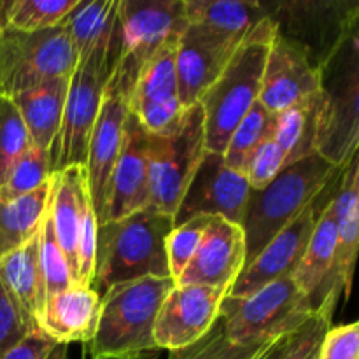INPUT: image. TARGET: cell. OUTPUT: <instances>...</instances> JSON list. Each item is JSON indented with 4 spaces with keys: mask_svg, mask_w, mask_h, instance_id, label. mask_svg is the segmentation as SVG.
<instances>
[{
    "mask_svg": "<svg viewBox=\"0 0 359 359\" xmlns=\"http://www.w3.org/2000/svg\"><path fill=\"white\" fill-rule=\"evenodd\" d=\"M128 112V102L119 95V91L112 84L107 83L97 121L91 130L86 165H84L86 186L98 226L105 224L107 221L111 179L114 165L118 161L119 149H121L123 130H125Z\"/></svg>",
    "mask_w": 359,
    "mask_h": 359,
    "instance_id": "cell-15",
    "label": "cell"
},
{
    "mask_svg": "<svg viewBox=\"0 0 359 359\" xmlns=\"http://www.w3.org/2000/svg\"><path fill=\"white\" fill-rule=\"evenodd\" d=\"M272 342L256 344V346H235L224 335L223 321L217 319L216 325L198 342L186 349L174 351L168 359H256Z\"/></svg>",
    "mask_w": 359,
    "mask_h": 359,
    "instance_id": "cell-35",
    "label": "cell"
},
{
    "mask_svg": "<svg viewBox=\"0 0 359 359\" xmlns=\"http://www.w3.org/2000/svg\"><path fill=\"white\" fill-rule=\"evenodd\" d=\"M286 168V158L273 137L263 140L245 163L244 174L251 189H263Z\"/></svg>",
    "mask_w": 359,
    "mask_h": 359,
    "instance_id": "cell-39",
    "label": "cell"
},
{
    "mask_svg": "<svg viewBox=\"0 0 359 359\" xmlns=\"http://www.w3.org/2000/svg\"><path fill=\"white\" fill-rule=\"evenodd\" d=\"M55 346L56 342H53L44 332L35 330L28 333L27 339L20 346L14 347L4 359H46Z\"/></svg>",
    "mask_w": 359,
    "mask_h": 359,
    "instance_id": "cell-43",
    "label": "cell"
},
{
    "mask_svg": "<svg viewBox=\"0 0 359 359\" xmlns=\"http://www.w3.org/2000/svg\"><path fill=\"white\" fill-rule=\"evenodd\" d=\"M46 359H70L69 351H67V346H63V344H56Z\"/></svg>",
    "mask_w": 359,
    "mask_h": 359,
    "instance_id": "cell-45",
    "label": "cell"
},
{
    "mask_svg": "<svg viewBox=\"0 0 359 359\" xmlns=\"http://www.w3.org/2000/svg\"><path fill=\"white\" fill-rule=\"evenodd\" d=\"M112 72L93 62H81L69 81L58 135L48 151L51 174L86 165L88 142Z\"/></svg>",
    "mask_w": 359,
    "mask_h": 359,
    "instance_id": "cell-11",
    "label": "cell"
},
{
    "mask_svg": "<svg viewBox=\"0 0 359 359\" xmlns=\"http://www.w3.org/2000/svg\"><path fill=\"white\" fill-rule=\"evenodd\" d=\"M330 328H332V319L314 312L312 318L291 337L283 359H319L321 342Z\"/></svg>",
    "mask_w": 359,
    "mask_h": 359,
    "instance_id": "cell-40",
    "label": "cell"
},
{
    "mask_svg": "<svg viewBox=\"0 0 359 359\" xmlns=\"http://www.w3.org/2000/svg\"><path fill=\"white\" fill-rule=\"evenodd\" d=\"M32 146L27 126L9 97L0 95V184L18 158Z\"/></svg>",
    "mask_w": 359,
    "mask_h": 359,
    "instance_id": "cell-36",
    "label": "cell"
},
{
    "mask_svg": "<svg viewBox=\"0 0 359 359\" xmlns=\"http://www.w3.org/2000/svg\"><path fill=\"white\" fill-rule=\"evenodd\" d=\"M49 179H51V168H49L48 153L30 146L18 158L6 181L0 184V200L9 202V200L21 198L41 186L48 184Z\"/></svg>",
    "mask_w": 359,
    "mask_h": 359,
    "instance_id": "cell-33",
    "label": "cell"
},
{
    "mask_svg": "<svg viewBox=\"0 0 359 359\" xmlns=\"http://www.w3.org/2000/svg\"><path fill=\"white\" fill-rule=\"evenodd\" d=\"M332 200L319 214L318 224L312 231L311 241L305 248L297 270L293 272L294 283L300 287L302 293L309 297L312 311H314L321 293L325 291L326 284L333 273V266H335L337 223Z\"/></svg>",
    "mask_w": 359,
    "mask_h": 359,
    "instance_id": "cell-27",
    "label": "cell"
},
{
    "mask_svg": "<svg viewBox=\"0 0 359 359\" xmlns=\"http://www.w3.org/2000/svg\"><path fill=\"white\" fill-rule=\"evenodd\" d=\"M146 207H149L147 132L142 128L139 119L128 112L123 130L121 149L111 179L107 221L123 219Z\"/></svg>",
    "mask_w": 359,
    "mask_h": 359,
    "instance_id": "cell-22",
    "label": "cell"
},
{
    "mask_svg": "<svg viewBox=\"0 0 359 359\" xmlns=\"http://www.w3.org/2000/svg\"><path fill=\"white\" fill-rule=\"evenodd\" d=\"M98 221L90 200V191L84 182L81 195V223L77 235V284L90 286L95 272V256H97Z\"/></svg>",
    "mask_w": 359,
    "mask_h": 359,
    "instance_id": "cell-38",
    "label": "cell"
},
{
    "mask_svg": "<svg viewBox=\"0 0 359 359\" xmlns=\"http://www.w3.org/2000/svg\"><path fill=\"white\" fill-rule=\"evenodd\" d=\"M172 277H144L109 287L102 297L100 318L86 344L90 359H158L154 323Z\"/></svg>",
    "mask_w": 359,
    "mask_h": 359,
    "instance_id": "cell-1",
    "label": "cell"
},
{
    "mask_svg": "<svg viewBox=\"0 0 359 359\" xmlns=\"http://www.w3.org/2000/svg\"><path fill=\"white\" fill-rule=\"evenodd\" d=\"M79 0H9L6 28L20 32H42L65 21Z\"/></svg>",
    "mask_w": 359,
    "mask_h": 359,
    "instance_id": "cell-32",
    "label": "cell"
},
{
    "mask_svg": "<svg viewBox=\"0 0 359 359\" xmlns=\"http://www.w3.org/2000/svg\"><path fill=\"white\" fill-rule=\"evenodd\" d=\"M344 168H340L339 174L326 186L325 191L293 223H290L280 233H277L259 251V255L242 269L235 283L231 284L228 297H248V294L265 287L266 284L273 283L284 276H290L297 270L305 248L311 241L312 231L318 224L319 214L328 205V202L333 198L337 188H339Z\"/></svg>",
    "mask_w": 359,
    "mask_h": 359,
    "instance_id": "cell-12",
    "label": "cell"
},
{
    "mask_svg": "<svg viewBox=\"0 0 359 359\" xmlns=\"http://www.w3.org/2000/svg\"><path fill=\"white\" fill-rule=\"evenodd\" d=\"M0 283L20 309L25 323L34 332L39 330V316L46 300L39 262V233L0 258Z\"/></svg>",
    "mask_w": 359,
    "mask_h": 359,
    "instance_id": "cell-24",
    "label": "cell"
},
{
    "mask_svg": "<svg viewBox=\"0 0 359 359\" xmlns=\"http://www.w3.org/2000/svg\"><path fill=\"white\" fill-rule=\"evenodd\" d=\"M228 290L207 286H181L175 284L165 297L156 323H154V342L158 349H186L198 342L219 319V309Z\"/></svg>",
    "mask_w": 359,
    "mask_h": 359,
    "instance_id": "cell-14",
    "label": "cell"
},
{
    "mask_svg": "<svg viewBox=\"0 0 359 359\" xmlns=\"http://www.w3.org/2000/svg\"><path fill=\"white\" fill-rule=\"evenodd\" d=\"M273 35L276 25L266 18L241 42L221 76L200 98L205 123V147L210 153H224L233 130L258 102Z\"/></svg>",
    "mask_w": 359,
    "mask_h": 359,
    "instance_id": "cell-4",
    "label": "cell"
},
{
    "mask_svg": "<svg viewBox=\"0 0 359 359\" xmlns=\"http://www.w3.org/2000/svg\"><path fill=\"white\" fill-rule=\"evenodd\" d=\"M77 56L65 28H0V95L13 98L55 77L72 76Z\"/></svg>",
    "mask_w": 359,
    "mask_h": 359,
    "instance_id": "cell-9",
    "label": "cell"
},
{
    "mask_svg": "<svg viewBox=\"0 0 359 359\" xmlns=\"http://www.w3.org/2000/svg\"><path fill=\"white\" fill-rule=\"evenodd\" d=\"M69 81L70 76L55 77L11 98L27 126L32 146L46 153L58 135L60 125H62L63 109H65L67 93H69Z\"/></svg>",
    "mask_w": 359,
    "mask_h": 359,
    "instance_id": "cell-26",
    "label": "cell"
},
{
    "mask_svg": "<svg viewBox=\"0 0 359 359\" xmlns=\"http://www.w3.org/2000/svg\"><path fill=\"white\" fill-rule=\"evenodd\" d=\"M294 333H297V332H294ZM294 333L273 340V342L269 344V347H266V349L263 351V353L259 354V356L256 359H283L284 353H286L287 346H290V342H291V337H293Z\"/></svg>",
    "mask_w": 359,
    "mask_h": 359,
    "instance_id": "cell-44",
    "label": "cell"
},
{
    "mask_svg": "<svg viewBox=\"0 0 359 359\" xmlns=\"http://www.w3.org/2000/svg\"><path fill=\"white\" fill-rule=\"evenodd\" d=\"M181 35L168 39L140 70L128 107L147 133L172 128L182 116L177 83V42Z\"/></svg>",
    "mask_w": 359,
    "mask_h": 359,
    "instance_id": "cell-16",
    "label": "cell"
},
{
    "mask_svg": "<svg viewBox=\"0 0 359 359\" xmlns=\"http://www.w3.org/2000/svg\"><path fill=\"white\" fill-rule=\"evenodd\" d=\"M34 330L25 323L20 309L7 294L0 283V359H4L16 346H20Z\"/></svg>",
    "mask_w": 359,
    "mask_h": 359,
    "instance_id": "cell-41",
    "label": "cell"
},
{
    "mask_svg": "<svg viewBox=\"0 0 359 359\" xmlns=\"http://www.w3.org/2000/svg\"><path fill=\"white\" fill-rule=\"evenodd\" d=\"M84 167H70L55 172L49 179L48 212L51 217L56 241L69 262L70 272L77 284V235L81 223V195H83Z\"/></svg>",
    "mask_w": 359,
    "mask_h": 359,
    "instance_id": "cell-25",
    "label": "cell"
},
{
    "mask_svg": "<svg viewBox=\"0 0 359 359\" xmlns=\"http://www.w3.org/2000/svg\"><path fill=\"white\" fill-rule=\"evenodd\" d=\"M273 123L276 116L270 114L265 107L258 102H255L248 114L241 119L237 128L231 133L230 140L226 144L223 158L224 163L233 170H244L249 156L256 151V147L265 139L273 135Z\"/></svg>",
    "mask_w": 359,
    "mask_h": 359,
    "instance_id": "cell-31",
    "label": "cell"
},
{
    "mask_svg": "<svg viewBox=\"0 0 359 359\" xmlns=\"http://www.w3.org/2000/svg\"><path fill=\"white\" fill-rule=\"evenodd\" d=\"M311 300L302 293L293 273L248 297H224L219 319L224 335L235 346L266 344L298 332L312 318Z\"/></svg>",
    "mask_w": 359,
    "mask_h": 359,
    "instance_id": "cell-6",
    "label": "cell"
},
{
    "mask_svg": "<svg viewBox=\"0 0 359 359\" xmlns=\"http://www.w3.org/2000/svg\"><path fill=\"white\" fill-rule=\"evenodd\" d=\"M238 46L241 42L221 37L198 25H186L179 37L175 58L182 109L198 104L203 93L221 76Z\"/></svg>",
    "mask_w": 359,
    "mask_h": 359,
    "instance_id": "cell-18",
    "label": "cell"
},
{
    "mask_svg": "<svg viewBox=\"0 0 359 359\" xmlns=\"http://www.w3.org/2000/svg\"><path fill=\"white\" fill-rule=\"evenodd\" d=\"M39 262H41L42 283H44L46 298L58 291L69 290L76 284L72 272H70L69 262L56 241L55 230H53L51 217L46 209L44 219H42L41 231H39Z\"/></svg>",
    "mask_w": 359,
    "mask_h": 359,
    "instance_id": "cell-34",
    "label": "cell"
},
{
    "mask_svg": "<svg viewBox=\"0 0 359 359\" xmlns=\"http://www.w3.org/2000/svg\"><path fill=\"white\" fill-rule=\"evenodd\" d=\"M210 217H193L179 226L172 228L167 237V259L170 277L174 280L179 279L182 270L186 269L191 258L198 249L203 231L207 230Z\"/></svg>",
    "mask_w": 359,
    "mask_h": 359,
    "instance_id": "cell-37",
    "label": "cell"
},
{
    "mask_svg": "<svg viewBox=\"0 0 359 359\" xmlns=\"http://www.w3.org/2000/svg\"><path fill=\"white\" fill-rule=\"evenodd\" d=\"M102 298L90 286L74 284L69 290L49 294L39 316V330L53 342L69 346L88 344L97 332Z\"/></svg>",
    "mask_w": 359,
    "mask_h": 359,
    "instance_id": "cell-23",
    "label": "cell"
},
{
    "mask_svg": "<svg viewBox=\"0 0 359 359\" xmlns=\"http://www.w3.org/2000/svg\"><path fill=\"white\" fill-rule=\"evenodd\" d=\"M359 25L319 67L318 154L344 168L359 147Z\"/></svg>",
    "mask_w": 359,
    "mask_h": 359,
    "instance_id": "cell-5",
    "label": "cell"
},
{
    "mask_svg": "<svg viewBox=\"0 0 359 359\" xmlns=\"http://www.w3.org/2000/svg\"><path fill=\"white\" fill-rule=\"evenodd\" d=\"M174 217L153 207L98 226L90 287L104 297L109 287L144 277H170L167 237Z\"/></svg>",
    "mask_w": 359,
    "mask_h": 359,
    "instance_id": "cell-2",
    "label": "cell"
},
{
    "mask_svg": "<svg viewBox=\"0 0 359 359\" xmlns=\"http://www.w3.org/2000/svg\"><path fill=\"white\" fill-rule=\"evenodd\" d=\"M337 223V258L333 273L316 304V314L333 319L342 291L349 294L359 244V165L358 154L346 165L339 188L333 195Z\"/></svg>",
    "mask_w": 359,
    "mask_h": 359,
    "instance_id": "cell-17",
    "label": "cell"
},
{
    "mask_svg": "<svg viewBox=\"0 0 359 359\" xmlns=\"http://www.w3.org/2000/svg\"><path fill=\"white\" fill-rule=\"evenodd\" d=\"M48 195L49 182L21 198L0 200V258L39 233L48 209Z\"/></svg>",
    "mask_w": 359,
    "mask_h": 359,
    "instance_id": "cell-30",
    "label": "cell"
},
{
    "mask_svg": "<svg viewBox=\"0 0 359 359\" xmlns=\"http://www.w3.org/2000/svg\"><path fill=\"white\" fill-rule=\"evenodd\" d=\"M277 35L293 42L309 62L319 67L344 35L359 25V4L351 0H277L262 2Z\"/></svg>",
    "mask_w": 359,
    "mask_h": 359,
    "instance_id": "cell-10",
    "label": "cell"
},
{
    "mask_svg": "<svg viewBox=\"0 0 359 359\" xmlns=\"http://www.w3.org/2000/svg\"><path fill=\"white\" fill-rule=\"evenodd\" d=\"M319 359H359L358 323L330 328L321 342Z\"/></svg>",
    "mask_w": 359,
    "mask_h": 359,
    "instance_id": "cell-42",
    "label": "cell"
},
{
    "mask_svg": "<svg viewBox=\"0 0 359 359\" xmlns=\"http://www.w3.org/2000/svg\"><path fill=\"white\" fill-rule=\"evenodd\" d=\"M249 193L244 174L228 167L223 154L207 151L179 202L174 226L193 217H223L241 224Z\"/></svg>",
    "mask_w": 359,
    "mask_h": 359,
    "instance_id": "cell-13",
    "label": "cell"
},
{
    "mask_svg": "<svg viewBox=\"0 0 359 359\" xmlns=\"http://www.w3.org/2000/svg\"><path fill=\"white\" fill-rule=\"evenodd\" d=\"M118 18L121 51L109 84L130 104L140 70L188 21L184 0H119Z\"/></svg>",
    "mask_w": 359,
    "mask_h": 359,
    "instance_id": "cell-8",
    "label": "cell"
},
{
    "mask_svg": "<svg viewBox=\"0 0 359 359\" xmlns=\"http://www.w3.org/2000/svg\"><path fill=\"white\" fill-rule=\"evenodd\" d=\"M205 153V123L200 104L184 109L172 128L147 133L149 207L174 217Z\"/></svg>",
    "mask_w": 359,
    "mask_h": 359,
    "instance_id": "cell-7",
    "label": "cell"
},
{
    "mask_svg": "<svg viewBox=\"0 0 359 359\" xmlns=\"http://www.w3.org/2000/svg\"><path fill=\"white\" fill-rule=\"evenodd\" d=\"M184 16L188 23L198 25L235 42L244 41L269 18L262 2L248 0H184Z\"/></svg>",
    "mask_w": 359,
    "mask_h": 359,
    "instance_id": "cell-28",
    "label": "cell"
},
{
    "mask_svg": "<svg viewBox=\"0 0 359 359\" xmlns=\"http://www.w3.org/2000/svg\"><path fill=\"white\" fill-rule=\"evenodd\" d=\"M319 93L276 114L273 140L286 158V167L318 153Z\"/></svg>",
    "mask_w": 359,
    "mask_h": 359,
    "instance_id": "cell-29",
    "label": "cell"
},
{
    "mask_svg": "<svg viewBox=\"0 0 359 359\" xmlns=\"http://www.w3.org/2000/svg\"><path fill=\"white\" fill-rule=\"evenodd\" d=\"M119 0H79L60 27L65 28L77 63L93 62L114 72L121 51Z\"/></svg>",
    "mask_w": 359,
    "mask_h": 359,
    "instance_id": "cell-21",
    "label": "cell"
},
{
    "mask_svg": "<svg viewBox=\"0 0 359 359\" xmlns=\"http://www.w3.org/2000/svg\"><path fill=\"white\" fill-rule=\"evenodd\" d=\"M339 170L316 153L284 168L263 189H251L241 219L245 265L325 191Z\"/></svg>",
    "mask_w": 359,
    "mask_h": 359,
    "instance_id": "cell-3",
    "label": "cell"
},
{
    "mask_svg": "<svg viewBox=\"0 0 359 359\" xmlns=\"http://www.w3.org/2000/svg\"><path fill=\"white\" fill-rule=\"evenodd\" d=\"M318 93L319 70L300 48L276 32L263 70L259 104L276 116Z\"/></svg>",
    "mask_w": 359,
    "mask_h": 359,
    "instance_id": "cell-19",
    "label": "cell"
},
{
    "mask_svg": "<svg viewBox=\"0 0 359 359\" xmlns=\"http://www.w3.org/2000/svg\"><path fill=\"white\" fill-rule=\"evenodd\" d=\"M245 265V241L241 224L223 217H210L191 262L186 265L175 284L223 287L231 284Z\"/></svg>",
    "mask_w": 359,
    "mask_h": 359,
    "instance_id": "cell-20",
    "label": "cell"
}]
</instances>
